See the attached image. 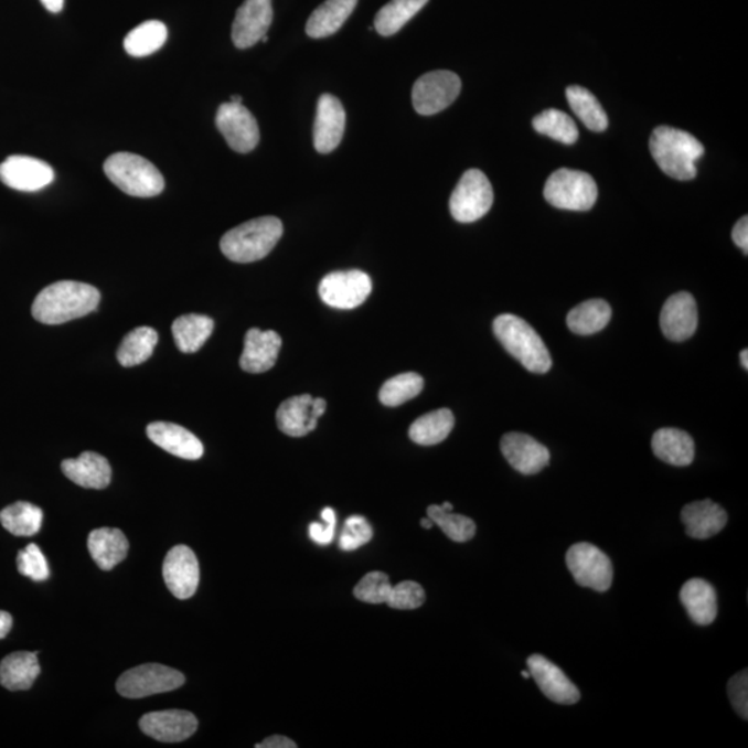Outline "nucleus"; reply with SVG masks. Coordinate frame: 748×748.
Here are the masks:
<instances>
[{"mask_svg": "<svg viewBox=\"0 0 748 748\" xmlns=\"http://www.w3.org/2000/svg\"><path fill=\"white\" fill-rule=\"evenodd\" d=\"M42 509L29 502H15L0 512L3 528L15 536H32L42 527Z\"/></svg>", "mask_w": 748, "mask_h": 748, "instance_id": "obj_38", "label": "nucleus"}, {"mask_svg": "<svg viewBox=\"0 0 748 748\" xmlns=\"http://www.w3.org/2000/svg\"><path fill=\"white\" fill-rule=\"evenodd\" d=\"M740 361H741V366L745 367L746 371H747V368H748V351L747 350H742L740 352Z\"/></svg>", "mask_w": 748, "mask_h": 748, "instance_id": "obj_53", "label": "nucleus"}, {"mask_svg": "<svg viewBox=\"0 0 748 748\" xmlns=\"http://www.w3.org/2000/svg\"><path fill=\"white\" fill-rule=\"evenodd\" d=\"M652 448L663 462L685 468L695 460V441L680 428H660L654 432Z\"/></svg>", "mask_w": 748, "mask_h": 748, "instance_id": "obj_26", "label": "nucleus"}, {"mask_svg": "<svg viewBox=\"0 0 748 748\" xmlns=\"http://www.w3.org/2000/svg\"><path fill=\"white\" fill-rule=\"evenodd\" d=\"M213 319L197 313L179 317L172 323V334L175 339L179 351L184 354H194L205 344V341L213 334Z\"/></svg>", "mask_w": 748, "mask_h": 748, "instance_id": "obj_31", "label": "nucleus"}, {"mask_svg": "<svg viewBox=\"0 0 748 748\" xmlns=\"http://www.w3.org/2000/svg\"><path fill=\"white\" fill-rule=\"evenodd\" d=\"M281 349L280 335L274 330L263 332L259 329H249L244 339V350L241 366L247 373H264L275 366Z\"/></svg>", "mask_w": 748, "mask_h": 748, "instance_id": "obj_22", "label": "nucleus"}, {"mask_svg": "<svg viewBox=\"0 0 748 748\" xmlns=\"http://www.w3.org/2000/svg\"><path fill=\"white\" fill-rule=\"evenodd\" d=\"M522 675H523L524 680H530V677H531L530 671H523Z\"/></svg>", "mask_w": 748, "mask_h": 748, "instance_id": "obj_57", "label": "nucleus"}, {"mask_svg": "<svg viewBox=\"0 0 748 748\" xmlns=\"http://www.w3.org/2000/svg\"><path fill=\"white\" fill-rule=\"evenodd\" d=\"M528 671L536 685L551 702L571 706L577 704L581 695L578 687L556 664L541 654H533L527 660Z\"/></svg>", "mask_w": 748, "mask_h": 748, "instance_id": "obj_16", "label": "nucleus"}, {"mask_svg": "<svg viewBox=\"0 0 748 748\" xmlns=\"http://www.w3.org/2000/svg\"><path fill=\"white\" fill-rule=\"evenodd\" d=\"M462 90V81L457 74L438 70L423 75L412 90V101L420 116H434L451 106Z\"/></svg>", "mask_w": 748, "mask_h": 748, "instance_id": "obj_10", "label": "nucleus"}, {"mask_svg": "<svg viewBox=\"0 0 748 748\" xmlns=\"http://www.w3.org/2000/svg\"><path fill=\"white\" fill-rule=\"evenodd\" d=\"M493 204L490 179L480 170H469L460 178L449 200V210L455 220L471 224L488 214Z\"/></svg>", "mask_w": 748, "mask_h": 748, "instance_id": "obj_7", "label": "nucleus"}, {"mask_svg": "<svg viewBox=\"0 0 748 748\" xmlns=\"http://www.w3.org/2000/svg\"><path fill=\"white\" fill-rule=\"evenodd\" d=\"M455 426V416L449 409L430 412L414 421L409 428L410 440L419 446L431 447L447 440Z\"/></svg>", "mask_w": 748, "mask_h": 748, "instance_id": "obj_32", "label": "nucleus"}, {"mask_svg": "<svg viewBox=\"0 0 748 748\" xmlns=\"http://www.w3.org/2000/svg\"><path fill=\"white\" fill-rule=\"evenodd\" d=\"M441 507L444 509V511H447V512L453 511V505H452V503H449V502H444Z\"/></svg>", "mask_w": 748, "mask_h": 748, "instance_id": "obj_55", "label": "nucleus"}, {"mask_svg": "<svg viewBox=\"0 0 748 748\" xmlns=\"http://www.w3.org/2000/svg\"><path fill=\"white\" fill-rule=\"evenodd\" d=\"M13 627V618L7 611H0V639L7 638Z\"/></svg>", "mask_w": 748, "mask_h": 748, "instance_id": "obj_50", "label": "nucleus"}, {"mask_svg": "<svg viewBox=\"0 0 748 748\" xmlns=\"http://www.w3.org/2000/svg\"><path fill=\"white\" fill-rule=\"evenodd\" d=\"M284 235V224L276 216H261L233 227L221 238V249L233 263H256L268 256Z\"/></svg>", "mask_w": 748, "mask_h": 748, "instance_id": "obj_3", "label": "nucleus"}, {"mask_svg": "<svg viewBox=\"0 0 748 748\" xmlns=\"http://www.w3.org/2000/svg\"><path fill=\"white\" fill-rule=\"evenodd\" d=\"M322 519L327 522V527L319 523H312L309 525V536L318 545H329L334 538L335 531V513L333 509H323Z\"/></svg>", "mask_w": 748, "mask_h": 748, "instance_id": "obj_47", "label": "nucleus"}, {"mask_svg": "<svg viewBox=\"0 0 748 748\" xmlns=\"http://www.w3.org/2000/svg\"><path fill=\"white\" fill-rule=\"evenodd\" d=\"M566 97L568 105L576 113V116L581 119L585 127L595 132L606 131L607 127H609V118H607L605 108L601 107L595 95L590 94L588 89L583 88V86L573 85L568 86Z\"/></svg>", "mask_w": 748, "mask_h": 748, "instance_id": "obj_34", "label": "nucleus"}, {"mask_svg": "<svg viewBox=\"0 0 748 748\" xmlns=\"http://www.w3.org/2000/svg\"><path fill=\"white\" fill-rule=\"evenodd\" d=\"M106 177L132 197H156L164 191L165 181L153 162L132 153H116L103 165Z\"/></svg>", "mask_w": 748, "mask_h": 748, "instance_id": "obj_5", "label": "nucleus"}, {"mask_svg": "<svg viewBox=\"0 0 748 748\" xmlns=\"http://www.w3.org/2000/svg\"><path fill=\"white\" fill-rule=\"evenodd\" d=\"M18 568L20 574L35 583L46 581L51 576L46 557L43 556L42 551L35 544H30L25 549L19 552Z\"/></svg>", "mask_w": 748, "mask_h": 748, "instance_id": "obj_43", "label": "nucleus"}, {"mask_svg": "<svg viewBox=\"0 0 748 748\" xmlns=\"http://www.w3.org/2000/svg\"><path fill=\"white\" fill-rule=\"evenodd\" d=\"M216 128L226 143L237 153L246 154L259 143V127L256 117L241 103H222L216 111Z\"/></svg>", "mask_w": 748, "mask_h": 748, "instance_id": "obj_12", "label": "nucleus"}, {"mask_svg": "<svg viewBox=\"0 0 748 748\" xmlns=\"http://www.w3.org/2000/svg\"><path fill=\"white\" fill-rule=\"evenodd\" d=\"M274 21L273 0H244L232 26L237 49H248L263 40Z\"/></svg>", "mask_w": 748, "mask_h": 748, "instance_id": "obj_15", "label": "nucleus"}, {"mask_svg": "<svg viewBox=\"0 0 748 748\" xmlns=\"http://www.w3.org/2000/svg\"><path fill=\"white\" fill-rule=\"evenodd\" d=\"M427 516L453 542L463 544V542L474 538L475 524L473 520L462 516V514H455L444 511L441 506L431 505L427 509Z\"/></svg>", "mask_w": 748, "mask_h": 748, "instance_id": "obj_41", "label": "nucleus"}, {"mask_svg": "<svg viewBox=\"0 0 748 748\" xmlns=\"http://www.w3.org/2000/svg\"><path fill=\"white\" fill-rule=\"evenodd\" d=\"M544 196L556 209L589 211L598 200V186L589 173L562 168L547 179Z\"/></svg>", "mask_w": 748, "mask_h": 748, "instance_id": "obj_6", "label": "nucleus"}, {"mask_svg": "<svg viewBox=\"0 0 748 748\" xmlns=\"http://www.w3.org/2000/svg\"><path fill=\"white\" fill-rule=\"evenodd\" d=\"M372 538L373 528L365 517H349L346 519L343 534H341L340 549L345 552L356 551L357 547L366 545Z\"/></svg>", "mask_w": 748, "mask_h": 748, "instance_id": "obj_45", "label": "nucleus"}, {"mask_svg": "<svg viewBox=\"0 0 748 748\" xmlns=\"http://www.w3.org/2000/svg\"><path fill=\"white\" fill-rule=\"evenodd\" d=\"M162 576L167 588L177 599H191L199 588L200 567L194 552L189 546L172 547L164 560Z\"/></svg>", "mask_w": 748, "mask_h": 748, "instance_id": "obj_14", "label": "nucleus"}, {"mask_svg": "<svg viewBox=\"0 0 748 748\" xmlns=\"http://www.w3.org/2000/svg\"><path fill=\"white\" fill-rule=\"evenodd\" d=\"M148 437L157 447L173 457L197 460L203 457L204 447L193 432L175 423L154 421L148 426Z\"/></svg>", "mask_w": 748, "mask_h": 748, "instance_id": "obj_21", "label": "nucleus"}, {"mask_svg": "<svg viewBox=\"0 0 748 748\" xmlns=\"http://www.w3.org/2000/svg\"><path fill=\"white\" fill-rule=\"evenodd\" d=\"M257 748H296L297 745L295 741L289 739L286 736H270L268 739H265L263 742L256 746Z\"/></svg>", "mask_w": 748, "mask_h": 748, "instance_id": "obj_49", "label": "nucleus"}, {"mask_svg": "<svg viewBox=\"0 0 748 748\" xmlns=\"http://www.w3.org/2000/svg\"><path fill=\"white\" fill-rule=\"evenodd\" d=\"M533 127L536 132L565 145L576 143L579 137L574 119L568 114L556 110V108H549V110L538 114L533 119Z\"/></svg>", "mask_w": 748, "mask_h": 748, "instance_id": "obj_39", "label": "nucleus"}, {"mask_svg": "<svg viewBox=\"0 0 748 748\" xmlns=\"http://www.w3.org/2000/svg\"><path fill=\"white\" fill-rule=\"evenodd\" d=\"M312 403L309 394L286 399L276 414L280 431L290 437H303L316 430L319 419L313 415Z\"/></svg>", "mask_w": 748, "mask_h": 748, "instance_id": "obj_27", "label": "nucleus"}, {"mask_svg": "<svg viewBox=\"0 0 748 748\" xmlns=\"http://www.w3.org/2000/svg\"><path fill=\"white\" fill-rule=\"evenodd\" d=\"M493 333L509 354L522 363L527 371L546 373L551 371L552 357L541 335L524 319L511 313L493 321Z\"/></svg>", "mask_w": 748, "mask_h": 748, "instance_id": "obj_4", "label": "nucleus"}, {"mask_svg": "<svg viewBox=\"0 0 748 748\" xmlns=\"http://www.w3.org/2000/svg\"><path fill=\"white\" fill-rule=\"evenodd\" d=\"M611 308L605 300H588L573 308L567 324L573 333L590 335L599 333L609 324Z\"/></svg>", "mask_w": 748, "mask_h": 748, "instance_id": "obj_33", "label": "nucleus"}, {"mask_svg": "<svg viewBox=\"0 0 748 748\" xmlns=\"http://www.w3.org/2000/svg\"><path fill=\"white\" fill-rule=\"evenodd\" d=\"M167 38L168 30L164 23L157 20L146 21L125 36V52L132 57L150 56L164 46Z\"/></svg>", "mask_w": 748, "mask_h": 748, "instance_id": "obj_37", "label": "nucleus"}, {"mask_svg": "<svg viewBox=\"0 0 748 748\" xmlns=\"http://www.w3.org/2000/svg\"><path fill=\"white\" fill-rule=\"evenodd\" d=\"M426 594L421 585L414 581H404L393 587L387 605L397 610H415L425 603Z\"/></svg>", "mask_w": 748, "mask_h": 748, "instance_id": "obj_44", "label": "nucleus"}, {"mask_svg": "<svg viewBox=\"0 0 748 748\" xmlns=\"http://www.w3.org/2000/svg\"><path fill=\"white\" fill-rule=\"evenodd\" d=\"M372 287V279L362 270H339L324 276L319 284V296L329 307L354 309L367 300Z\"/></svg>", "mask_w": 748, "mask_h": 748, "instance_id": "obj_11", "label": "nucleus"}, {"mask_svg": "<svg viewBox=\"0 0 748 748\" xmlns=\"http://www.w3.org/2000/svg\"><path fill=\"white\" fill-rule=\"evenodd\" d=\"M261 41H263L264 43H268V36H267V35H265V36L263 38V40H261Z\"/></svg>", "mask_w": 748, "mask_h": 748, "instance_id": "obj_58", "label": "nucleus"}, {"mask_svg": "<svg viewBox=\"0 0 748 748\" xmlns=\"http://www.w3.org/2000/svg\"><path fill=\"white\" fill-rule=\"evenodd\" d=\"M313 415L321 419L324 415V412L328 409V403L323 398H313L312 403Z\"/></svg>", "mask_w": 748, "mask_h": 748, "instance_id": "obj_51", "label": "nucleus"}, {"mask_svg": "<svg viewBox=\"0 0 748 748\" xmlns=\"http://www.w3.org/2000/svg\"><path fill=\"white\" fill-rule=\"evenodd\" d=\"M392 589L393 585L389 584L387 574L373 571L361 579L354 589V595L357 600L365 601V603L382 605L387 603Z\"/></svg>", "mask_w": 748, "mask_h": 748, "instance_id": "obj_42", "label": "nucleus"}, {"mask_svg": "<svg viewBox=\"0 0 748 748\" xmlns=\"http://www.w3.org/2000/svg\"><path fill=\"white\" fill-rule=\"evenodd\" d=\"M650 151L666 175L677 181H691L697 175L696 162L704 154V146L690 132L659 127L650 138Z\"/></svg>", "mask_w": 748, "mask_h": 748, "instance_id": "obj_2", "label": "nucleus"}, {"mask_svg": "<svg viewBox=\"0 0 748 748\" xmlns=\"http://www.w3.org/2000/svg\"><path fill=\"white\" fill-rule=\"evenodd\" d=\"M428 0H392L378 10L374 19V30L382 36L397 34L403 26L415 18Z\"/></svg>", "mask_w": 748, "mask_h": 748, "instance_id": "obj_35", "label": "nucleus"}, {"mask_svg": "<svg viewBox=\"0 0 748 748\" xmlns=\"http://www.w3.org/2000/svg\"><path fill=\"white\" fill-rule=\"evenodd\" d=\"M423 387H425V381H423L420 374L403 373L383 384L378 398H381L383 405L394 408V406L403 405L417 397Z\"/></svg>", "mask_w": 748, "mask_h": 748, "instance_id": "obj_40", "label": "nucleus"}, {"mask_svg": "<svg viewBox=\"0 0 748 748\" xmlns=\"http://www.w3.org/2000/svg\"><path fill=\"white\" fill-rule=\"evenodd\" d=\"M41 2L51 13H60L64 8V0H41Z\"/></svg>", "mask_w": 748, "mask_h": 748, "instance_id": "obj_52", "label": "nucleus"}, {"mask_svg": "<svg viewBox=\"0 0 748 748\" xmlns=\"http://www.w3.org/2000/svg\"><path fill=\"white\" fill-rule=\"evenodd\" d=\"M63 473L75 484L90 490H105L110 485L111 468L105 457L96 452H84L77 459L62 463Z\"/></svg>", "mask_w": 748, "mask_h": 748, "instance_id": "obj_24", "label": "nucleus"}, {"mask_svg": "<svg viewBox=\"0 0 748 748\" xmlns=\"http://www.w3.org/2000/svg\"><path fill=\"white\" fill-rule=\"evenodd\" d=\"M731 238L737 247H740L745 254L748 253V218L742 216L731 231Z\"/></svg>", "mask_w": 748, "mask_h": 748, "instance_id": "obj_48", "label": "nucleus"}, {"mask_svg": "<svg viewBox=\"0 0 748 748\" xmlns=\"http://www.w3.org/2000/svg\"><path fill=\"white\" fill-rule=\"evenodd\" d=\"M183 683L182 672L161 664H143L119 676L117 692L127 698H143L177 691Z\"/></svg>", "mask_w": 748, "mask_h": 748, "instance_id": "obj_8", "label": "nucleus"}, {"mask_svg": "<svg viewBox=\"0 0 748 748\" xmlns=\"http://www.w3.org/2000/svg\"><path fill=\"white\" fill-rule=\"evenodd\" d=\"M728 695L731 706L742 719L748 718V672L736 674L728 683Z\"/></svg>", "mask_w": 748, "mask_h": 748, "instance_id": "obj_46", "label": "nucleus"}, {"mask_svg": "<svg viewBox=\"0 0 748 748\" xmlns=\"http://www.w3.org/2000/svg\"><path fill=\"white\" fill-rule=\"evenodd\" d=\"M47 162L30 156H10L0 164V181L19 192H38L53 182Z\"/></svg>", "mask_w": 748, "mask_h": 748, "instance_id": "obj_13", "label": "nucleus"}, {"mask_svg": "<svg viewBox=\"0 0 748 748\" xmlns=\"http://www.w3.org/2000/svg\"><path fill=\"white\" fill-rule=\"evenodd\" d=\"M503 457L525 475L538 474L551 462L549 449L523 432H509L501 441Z\"/></svg>", "mask_w": 748, "mask_h": 748, "instance_id": "obj_17", "label": "nucleus"}, {"mask_svg": "<svg viewBox=\"0 0 748 748\" xmlns=\"http://www.w3.org/2000/svg\"><path fill=\"white\" fill-rule=\"evenodd\" d=\"M88 549L96 565L110 571L128 556L129 544L121 530L99 528L89 534Z\"/></svg>", "mask_w": 748, "mask_h": 748, "instance_id": "obj_28", "label": "nucleus"}, {"mask_svg": "<svg viewBox=\"0 0 748 748\" xmlns=\"http://www.w3.org/2000/svg\"><path fill=\"white\" fill-rule=\"evenodd\" d=\"M100 292L81 281L63 280L45 287L32 303V317L43 324H62L89 316L99 307Z\"/></svg>", "mask_w": 748, "mask_h": 748, "instance_id": "obj_1", "label": "nucleus"}, {"mask_svg": "<svg viewBox=\"0 0 748 748\" xmlns=\"http://www.w3.org/2000/svg\"><path fill=\"white\" fill-rule=\"evenodd\" d=\"M681 601L697 626H712L718 616L717 592L702 578L690 579L681 589Z\"/></svg>", "mask_w": 748, "mask_h": 748, "instance_id": "obj_25", "label": "nucleus"}, {"mask_svg": "<svg viewBox=\"0 0 748 748\" xmlns=\"http://www.w3.org/2000/svg\"><path fill=\"white\" fill-rule=\"evenodd\" d=\"M698 323L697 303L690 292H676L664 303L661 311V330L671 341H686L696 333Z\"/></svg>", "mask_w": 748, "mask_h": 748, "instance_id": "obj_19", "label": "nucleus"}, {"mask_svg": "<svg viewBox=\"0 0 748 748\" xmlns=\"http://www.w3.org/2000/svg\"><path fill=\"white\" fill-rule=\"evenodd\" d=\"M345 110L338 97L329 94L318 101L313 145L318 153L328 154L338 148L344 137Z\"/></svg>", "mask_w": 748, "mask_h": 748, "instance_id": "obj_20", "label": "nucleus"}, {"mask_svg": "<svg viewBox=\"0 0 748 748\" xmlns=\"http://www.w3.org/2000/svg\"><path fill=\"white\" fill-rule=\"evenodd\" d=\"M159 343V334L151 328H137L125 335L117 351V360L124 367L142 365Z\"/></svg>", "mask_w": 748, "mask_h": 748, "instance_id": "obj_36", "label": "nucleus"}, {"mask_svg": "<svg viewBox=\"0 0 748 748\" xmlns=\"http://www.w3.org/2000/svg\"><path fill=\"white\" fill-rule=\"evenodd\" d=\"M145 735L162 742H179L196 734L199 720L183 709L149 713L139 720Z\"/></svg>", "mask_w": 748, "mask_h": 748, "instance_id": "obj_18", "label": "nucleus"}, {"mask_svg": "<svg viewBox=\"0 0 748 748\" xmlns=\"http://www.w3.org/2000/svg\"><path fill=\"white\" fill-rule=\"evenodd\" d=\"M357 0H327L308 19L307 35L322 40L335 34L356 8Z\"/></svg>", "mask_w": 748, "mask_h": 748, "instance_id": "obj_30", "label": "nucleus"}, {"mask_svg": "<svg viewBox=\"0 0 748 748\" xmlns=\"http://www.w3.org/2000/svg\"><path fill=\"white\" fill-rule=\"evenodd\" d=\"M681 520L685 524L687 536L695 539H709L725 528L728 514L712 499H704V501L693 502L683 507Z\"/></svg>", "mask_w": 748, "mask_h": 748, "instance_id": "obj_23", "label": "nucleus"}, {"mask_svg": "<svg viewBox=\"0 0 748 748\" xmlns=\"http://www.w3.org/2000/svg\"><path fill=\"white\" fill-rule=\"evenodd\" d=\"M41 674L38 653L15 652L0 663V685L8 691H29Z\"/></svg>", "mask_w": 748, "mask_h": 748, "instance_id": "obj_29", "label": "nucleus"}, {"mask_svg": "<svg viewBox=\"0 0 748 748\" xmlns=\"http://www.w3.org/2000/svg\"><path fill=\"white\" fill-rule=\"evenodd\" d=\"M568 570L574 581L584 588L606 592L612 584V565L609 556L588 542H579L566 555Z\"/></svg>", "mask_w": 748, "mask_h": 748, "instance_id": "obj_9", "label": "nucleus"}, {"mask_svg": "<svg viewBox=\"0 0 748 748\" xmlns=\"http://www.w3.org/2000/svg\"><path fill=\"white\" fill-rule=\"evenodd\" d=\"M420 525H421L423 528L431 530L434 523L431 522L430 519L427 517V519H421Z\"/></svg>", "mask_w": 748, "mask_h": 748, "instance_id": "obj_54", "label": "nucleus"}, {"mask_svg": "<svg viewBox=\"0 0 748 748\" xmlns=\"http://www.w3.org/2000/svg\"><path fill=\"white\" fill-rule=\"evenodd\" d=\"M231 101L241 103V105H243V97L242 96H232Z\"/></svg>", "mask_w": 748, "mask_h": 748, "instance_id": "obj_56", "label": "nucleus"}]
</instances>
